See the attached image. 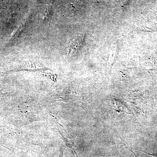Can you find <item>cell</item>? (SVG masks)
I'll use <instances>...</instances> for the list:
<instances>
[{"label": "cell", "mask_w": 157, "mask_h": 157, "mask_svg": "<svg viewBox=\"0 0 157 157\" xmlns=\"http://www.w3.org/2000/svg\"><path fill=\"white\" fill-rule=\"evenodd\" d=\"M147 154H148V155H149L155 157H157V153L155 154H148V153H147Z\"/></svg>", "instance_id": "1"}]
</instances>
